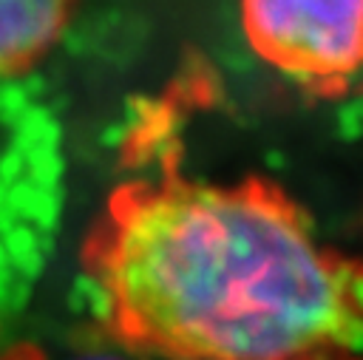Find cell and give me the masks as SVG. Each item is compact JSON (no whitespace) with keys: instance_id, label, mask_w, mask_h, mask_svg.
Masks as SVG:
<instances>
[{"instance_id":"obj_2","label":"cell","mask_w":363,"mask_h":360,"mask_svg":"<svg viewBox=\"0 0 363 360\" xmlns=\"http://www.w3.org/2000/svg\"><path fill=\"white\" fill-rule=\"evenodd\" d=\"M252 51L315 85H343L363 68V0H241Z\"/></svg>"},{"instance_id":"obj_1","label":"cell","mask_w":363,"mask_h":360,"mask_svg":"<svg viewBox=\"0 0 363 360\" xmlns=\"http://www.w3.org/2000/svg\"><path fill=\"white\" fill-rule=\"evenodd\" d=\"M113 334L170 360H357L363 269L258 176L125 181L85 247Z\"/></svg>"},{"instance_id":"obj_3","label":"cell","mask_w":363,"mask_h":360,"mask_svg":"<svg viewBox=\"0 0 363 360\" xmlns=\"http://www.w3.org/2000/svg\"><path fill=\"white\" fill-rule=\"evenodd\" d=\"M77 0H0V77L26 74L62 37Z\"/></svg>"}]
</instances>
